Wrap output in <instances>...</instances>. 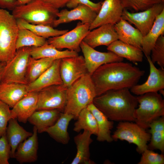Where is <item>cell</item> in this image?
I'll return each instance as SVG.
<instances>
[{
	"mask_svg": "<svg viewBox=\"0 0 164 164\" xmlns=\"http://www.w3.org/2000/svg\"><path fill=\"white\" fill-rule=\"evenodd\" d=\"M144 73V70L130 63L116 62L102 65L91 77L97 96L110 90L130 89Z\"/></svg>",
	"mask_w": 164,
	"mask_h": 164,
	"instance_id": "6da1fadb",
	"label": "cell"
},
{
	"mask_svg": "<svg viewBox=\"0 0 164 164\" xmlns=\"http://www.w3.org/2000/svg\"><path fill=\"white\" fill-rule=\"evenodd\" d=\"M93 103L111 121L135 122L138 103L129 89L108 91L95 97Z\"/></svg>",
	"mask_w": 164,
	"mask_h": 164,
	"instance_id": "7a4b0ae2",
	"label": "cell"
},
{
	"mask_svg": "<svg viewBox=\"0 0 164 164\" xmlns=\"http://www.w3.org/2000/svg\"><path fill=\"white\" fill-rule=\"evenodd\" d=\"M91 75L88 73L73 83L67 89L66 101L63 112L76 119L80 112L93 102L97 96Z\"/></svg>",
	"mask_w": 164,
	"mask_h": 164,
	"instance_id": "3957f363",
	"label": "cell"
},
{
	"mask_svg": "<svg viewBox=\"0 0 164 164\" xmlns=\"http://www.w3.org/2000/svg\"><path fill=\"white\" fill-rule=\"evenodd\" d=\"M59 12L58 9L42 0H31L26 4L15 6L12 14L16 19H21L32 24L53 27Z\"/></svg>",
	"mask_w": 164,
	"mask_h": 164,
	"instance_id": "277c9868",
	"label": "cell"
},
{
	"mask_svg": "<svg viewBox=\"0 0 164 164\" xmlns=\"http://www.w3.org/2000/svg\"><path fill=\"white\" fill-rule=\"evenodd\" d=\"M136 97L139 106L134 112L135 122L146 130L153 121L164 116V100L158 92H148Z\"/></svg>",
	"mask_w": 164,
	"mask_h": 164,
	"instance_id": "5b68a950",
	"label": "cell"
},
{
	"mask_svg": "<svg viewBox=\"0 0 164 164\" xmlns=\"http://www.w3.org/2000/svg\"><path fill=\"white\" fill-rule=\"evenodd\" d=\"M19 30L16 19L0 8V62L6 63L15 54Z\"/></svg>",
	"mask_w": 164,
	"mask_h": 164,
	"instance_id": "8992f818",
	"label": "cell"
},
{
	"mask_svg": "<svg viewBox=\"0 0 164 164\" xmlns=\"http://www.w3.org/2000/svg\"><path fill=\"white\" fill-rule=\"evenodd\" d=\"M31 47H23L17 50L13 57L5 63L0 83L28 84L26 74Z\"/></svg>",
	"mask_w": 164,
	"mask_h": 164,
	"instance_id": "52a82bcc",
	"label": "cell"
},
{
	"mask_svg": "<svg viewBox=\"0 0 164 164\" xmlns=\"http://www.w3.org/2000/svg\"><path fill=\"white\" fill-rule=\"evenodd\" d=\"M136 123L132 121H120L111 137L113 140H125L135 145L137 151L142 154L148 149V142L151 134Z\"/></svg>",
	"mask_w": 164,
	"mask_h": 164,
	"instance_id": "ba28073f",
	"label": "cell"
},
{
	"mask_svg": "<svg viewBox=\"0 0 164 164\" xmlns=\"http://www.w3.org/2000/svg\"><path fill=\"white\" fill-rule=\"evenodd\" d=\"M90 24L79 22L72 30L60 36L48 38V43L57 49L64 48L78 53L80 45L90 30Z\"/></svg>",
	"mask_w": 164,
	"mask_h": 164,
	"instance_id": "9c48e42d",
	"label": "cell"
},
{
	"mask_svg": "<svg viewBox=\"0 0 164 164\" xmlns=\"http://www.w3.org/2000/svg\"><path fill=\"white\" fill-rule=\"evenodd\" d=\"M67 88L63 84L44 88L38 92L37 110L57 109L63 112Z\"/></svg>",
	"mask_w": 164,
	"mask_h": 164,
	"instance_id": "30bf717a",
	"label": "cell"
},
{
	"mask_svg": "<svg viewBox=\"0 0 164 164\" xmlns=\"http://www.w3.org/2000/svg\"><path fill=\"white\" fill-rule=\"evenodd\" d=\"M164 9V3L156 4L147 9L135 13L130 12L124 8L121 18L134 24L144 36L151 29L157 16Z\"/></svg>",
	"mask_w": 164,
	"mask_h": 164,
	"instance_id": "8fae6325",
	"label": "cell"
},
{
	"mask_svg": "<svg viewBox=\"0 0 164 164\" xmlns=\"http://www.w3.org/2000/svg\"><path fill=\"white\" fill-rule=\"evenodd\" d=\"M88 73L83 56L78 55L61 59L60 75L63 84L66 87Z\"/></svg>",
	"mask_w": 164,
	"mask_h": 164,
	"instance_id": "7c38bea8",
	"label": "cell"
},
{
	"mask_svg": "<svg viewBox=\"0 0 164 164\" xmlns=\"http://www.w3.org/2000/svg\"><path fill=\"white\" fill-rule=\"evenodd\" d=\"M88 73L91 75L100 67L104 64L122 62L124 58L109 51L102 52L95 50L82 41L80 45Z\"/></svg>",
	"mask_w": 164,
	"mask_h": 164,
	"instance_id": "4fadbf2b",
	"label": "cell"
},
{
	"mask_svg": "<svg viewBox=\"0 0 164 164\" xmlns=\"http://www.w3.org/2000/svg\"><path fill=\"white\" fill-rule=\"evenodd\" d=\"M124 9L121 0H104L95 19L90 25V30L105 24L114 25L121 18Z\"/></svg>",
	"mask_w": 164,
	"mask_h": 164,
	"instance_id": "5bb4252c",
	"label": "cell"
},
{
	"mask_svg": "<svg viewBox=\"0 0 164 164\" xmlns=\"http://www.w3.org/2000/svg\"><path fill=\"white\" fill-rule=\"evenodd\" d=\"M150 72L147 80L141 84H136L130 89L132 93L138 96L149 92H158L164 89V69L157 68L150 56L146 57Z\"/></svg>",
	"mask_w": 164,
	"mask_h": 164,
	"instance_id": "9a60e30c",
	"label": "cell"
},
{
	"mask_svg": "<svg viewBox=\"0 0 164 164\" xmlns=\"http://www.w3.org/2000/svg\"><path fill=\"white\" fill-rule=\"evenodd\" d=\"M97 14L90 7L85 5L79 4L70 10L64 9L59 11L53 27L76 20L80 21L83 24H91L95 19Z\"/></svg>",
	"mask_w": 164,
	"mask_h": 164,
	"instance_id": "2e32d148",
	"label": "cell"
},
{
	"mask_svg": "<svg viewBox=\"0 0 164 164\" xmlns=\"http://www.w3.org/2000/svg\"><path fill=\"white\" fill-rule=\"evenodd\" d=\"M61 59L55 60L52 65L39 77L27 84L28 92H38L51 86L63 84L60 73Z\"/></svg>",
	"mask_w": 164,
	"mask_h": 164,
	"instance_id": "e0dca14e",
	"label": "cell"
},
{
	"mask_svg": "<svg viewBox=\"0 0 164 164\" xmlns=\"http://www.w3.org/2000/svg\"><path fill=\"white\" fill-rule=\"evenodd\" d=\"M118 39L114 25L107 24L90 30L83 41L94 48L102 45L108 46Z\"/></svg>",
	"mask_w": 164,
	"mask_h": 164,
	"instance_id": "ac0fdd59",
	"label": "cell"
},
{
	"mask_svg": "<svg viewBox=\"0 0 164 164\" xmlns=\"http://www.w3.org/2000/svg\"><path fill=\"white\" fill-rule=\"evenodd\" d=\"M38 95L37 92H28L11 110V118H16L19 122L26 123L36 111Z\"/></svg>",
	"mask_w": 164,
	"mask_h": 164,
	"instance_id": "d6986e66",
	"label": "cell"
},
{
	"mask_svg": "<svg viewBox=\"0 0 164 164\" xmlns=\"http://www.w3.org/2000/svg\"><path fill=\"white\" fill-rule=\"evenodd\" d=\"M37 133L36 128L34 126L32 135L18 146L14 158L19 163H31L37 160L38 149Z\"/></svg>",
	"mask_w": 164,
	"mask_h": 164,
	"instance_id": "ffe728a7",
	"label": "cell"
},
{
	"mask_svg": "<svg viewBox=\"0 0 164 164\" xmlns=\"http://www.w3.org/2000/svg\"><path fill=\"white\" fill-rule=\"evenodd\" d=\"M114 27L118 40L142 49L143 36L138 29L122 18Z\"/></svg>",
	"mask_w": 164,
	"mask_h": 164,
	"instance_id": "44dd1931",
	"label": "cell"
},
{
	"mask_svg": "<svg viewBox=\"0 0 164 164\" xmlns=\"http://www.w3.org/2000/svg\"><path fill=\"white\" fill-rule=\"evenodd\" d=\"M28 93L27 84H0V100L12 108Z\"/></svg>",
	"mask_w": 164,
	"mask_h": 164,
	"instance_id": "7402d4cb",
	"label": "cell"
},
{
	"mask_svg": "<svg viewBox=\"0 0 164 164\" xmlns=\"http://www.w3.org/2000/svg\"><path fill=\"white\" fill-rule=\"evenodd\" d=\"M62 113L57 109L37 110L28 121L36 128L38 133H42L55 123Z\"/></svg>",
	"mask_w": 164,
	"mask_h": 164,
	"instance_id": "603a6c76",
	"label": "cell"
},
{
	"mask_svg": "<svg viewBox=\"0 0 164 164\" xmlns=\"http://www.w3.org/2000/svg\"><path fill=\"white\" fill-rule=\"evenodd\" d=\"M91 133L84 130L74 138L77 151L71 164H93L94 162L90 159V145L93 140Z\"/></svg>",
	"mask_w": 164,
	"mask_h": 164,
	"instance_id": "cb8c5ba5",
	"label": "cell"
},
{
	"mask_svg": "<svg viewBox=\"0 0 164 164\" xmlns=\"http://www.w3.org/2000/svg\"><path fill=\"white\" fill-rule=\"evenodd\" d=\"M17 121L16 118L10 119L5 134L11 148L10 157L13 158L19 144L32 134V133L27 131L20 126Z\"/></svg>",
	"mask_w": 164,
	"mask_h": 164,
	"instance_id": "d4e9b609",
	"label": "cell"
},
{
	"mask_svg": "<svg viewBox=\"0 0 164 164\" xmlns=\"http://www.w3.org/2000/svg\"><path fill=\"white\" fill-rule=\"evenodd\" d=\"M87 108L91 111L96 120L98 128L97 140L99 142H111L113 141L111 130L113 127V121H109L106 115L93 104H89Z\"/></svg>",
	"mask_w": 164,
	"mask_h": 164,
	"instance_id": "484cf974",
	"label": "cell"
},
{
	"mask_svg": "<svg viewBox=\"0 0 164 164\" xmlns=\"http://www.w3.org/2000/svg\"><path fill=\"white\" fill-rule=\"evenodd\" d=\"M164 34V9L156 17L154 24L148 33L143 36L142 49L146 57L150 56L155 42Z\"/></svg>",
	"mask_w": 164,
	"mask_h": 164,
	"instance_id": "4316f807",
	"label": "cell"
},
{
	"mask_svg": "<svg viewBox=\"0 0 164 164\" xmlns=\"http://www.w3.org/2000/svg\"><path fill=\"white\" fill-rule=\"evenodd\" d=\"M107 49L118 56L136 63L143 61L142 50L118 39L107 46Z\"/></svg>",
	"mask_w": 164,
	"mask_h": 164,
	"instance_id": "83f0119b",
	"label": "cell"
},
{
	"mask_svg": "<svg viewBox=\"0 0 164 164\" xmlns=\"http://www.w3.org/2000/svg\"><path fill=\"white\" fill-rule=\"evenodd\" d=\"M74 119L73 115L62 112L55 123L46 131L56 141L63 144L68 143L70 137L68 127L71 120Z\"/></svg>",
	"mask_w": 164,
	"mask_h": 164,
	"instance_id": "f1b7e54d",
	"label": "cell"
},
{
	"mask_svg": "<svg viewBox=\"0 0 164 164\" xmlns=\"http://www.w3.org/2000/svg\"><path fill=\"white\" fill-rule=\"evenodd\" d=\"M30 56L35 59L49 58L55 59L78 55V53L67 50L60 51L48 43L38 47H31Z\"/></svg>",
	"mask_w": 164,
	"mask_h": 164,
	"instance_id": "f546056e",
	"label": "cell"
},
{
	"mask_svg": "<svg viewBox=\"0 0 164 164\" xmlns=\"http://www.w3.org/2000/svg\"><path fill=\"white\" fill-rule=\"evenodd\" d=\"M149 132L151 134L150 142L148 149L159 150L164 152V116L153 121L150 125Z\"/></svg>",
	"mask_w": 164,
	"mask_h": 164,
	"instance_id": "4dcf8cb0",
	"label": "cell"
},
{
	"mask_svg": "<svg viewBox=\"0 0 164 164\" xmlns=\"http://www.w3.org/2000/svg\"><path fill=\"white\" fill-rule=\"evenodd\" d=\"M16 19L19 29H28L36 35L46 39L60 36L68 31L67 29H57L50 26L32 24L21 19Z\"/></svg>",
	"mask_w": 164,
	"mask_h": 164,
	"instance_id": "1f68e13d",
	"label": "cell"
},
{
	"mask_svg": "<svg viewBox=\"0 0 164 164\" xmlns=\"http://www.w3.org/2000/svg\"><path fill=\"white\" fill-rule=\"evenodd\" d=\"M74 124L73 130L79 132L81 130H86L92 135H97L98 128L97 122L93 114L86 107L79 113Z\"/></svg>",
	"mask_w": 164,
	"mask_h": 164,
	"instance_id": "d6a6232c",
	"label": "cell"
},
{
	"mask_svg": "<svg viewBox=\"0 0 164 164\" xmlns=\"http://www.w3.org/2000/svg\"><path fill=\"white\" fill-rule=\"evenodd\" d=\"M55 60L49 58L35 59L30 56L26 74L28 84L39 77L52 65Z\"/></svg>",
	"mask_w": 164,
	"mask_h": 164,
	"instance_id": "836d02e7",
	"label": "cell"
},
{
	"mask_svg": "<svg viewBox=\"0 0 164 164\" xmlns=\"http://www.w3.org/2000/svg\"><path fill=\"white\" fill-rule=\"evenodd\" d=\"M46 39L39 36L30 30L19 29L16 43V50L25 47H38L47 43Z\"/></svg>",
	"mask_w": 164,
	"mask_h": 164,
	"instance_id": "e575fe53",
	"label": "cell"
},
{
	"mask_svg": "<svg viewBox=\"0 0 164 164\" xmlns=\"http://www.w3.org/2000/svg\"><path fill=\"white\" fill-rule=\"evenodd\" d=\"M124 8H129L137 12L147 9L156 4L164 3V0H121Z\"/></svg>",
	"mask_w": 164,
	"mask_h": 164,
	"instance_id": "d590c367",
	"label": "cell"
},
{
	"mask_svg": "<svg viewBox=\"0 0 164 164\" xmlns=\"http://www.w3.org/2000/svg\"><path fill=\"white\" fill-rule=\"evenodd\" d=\"M151 53V59L154 64L157 63L160 68L164 69V36H160L155 42Z\"/></svg>",
	"mask_w": 164,
	"mask_h": 164,
	"instance_id": "8d00e7d4",
	"label": "cell"
},
{
	"mask_svg": "<svg viewBox=\"0 0 164 164\" xmlns=\"http://www.w3.org/2000/svg\"><path fill=\"white\" fill-rule=\"evenodd\" d=\"M142 156L138 164H163L164 155L159 154L148 149L142 153Z\"/></svg>",
	"mask_w": 164,
	"mask_h": 164,
	"instance_id": "74e56055",
	"label": "cell"
},
{
	"mask_svg": "<svg viewBox=\"0 0 164 164\" xmlns=\"http://www.w3.org/2000/svg\"><path fill=\"white\" fill-rule=\"evenodd\" d=\"M10 108L0 100V138L5 135L8 123L11 118Z\"/></svg>",
	"mask_w": 164,
	"mask_h": 164,
	"instance_id": "f35d334b",
	"label": "cell"
},
{
	"mask_svg": "<svg viewBox=\"0 0 164 164\" xmlns=\"http://www.w3.org/2000/svg\"><path fill=\"white\" fill-rule=\"evenodd\" d=\"M11 148L6 135L0 138V164H9Z\"/></svg>",
	"mask_w": 164,
	"mask_h": 164,
	"instance_id": "ab89813d",
	"label": "cell"
},
{
	"mask_svg": "<svg viewBox=\"0 0 164 164\" xmlns=\"http://www.w3.org/2000/svg\"><path fill=\"white\" fill-rule=\"evenodd\" d=\"M101 2L94 3L90 0H70L66 6L70 9H73L79 4L85 5L96 12H99L101 5Z\"/></svg>",
	"mask_w": 164,
	"mask_h": 164,
	"instance_id": "60d3db41",
	"label": "cell"
},
{
	"mask_svg": "<svg viewBox=\"0 0 164 164\" xmlns=\"http://www.w3.org/2000/svg\"><path fill=\"white\" fill-rule=\"evenodd\" d=\"M16 6V0H0L1 8L12 11Z\"/></svg>",
	"mask_w": 164,
	"mask_h": 164,
	"instance_id": "b9f144b4",
	"label": "cell"
},
{
	"mask_svg": "<svg viewBox=\"0 0 164 164\" xmlns=\"http://www.w3.org/2000/svg\"><path fill=\"white\" fill-rule=\"evenodd\" d=\"M54 8L58 9L66 6L70 0H42Z\"/></svg>",
	"mask_w": 164,
	"mask_h": 164,
	"instance_id": "7bdbcfd3",
	"label": "cell"
},
{
	"mask_svg": "<svg viewBox=\"0 0 164 164\" xmlns=\"http://www.w3.org/2000/svg\"><path fill=\"white\" fill-rule=\"evenodd\" d=\"M17 0V6L22 5L26 4L31 0Z\"/></svg>",
	"mask_w": 164,
	"mask_h": 164,
	"instance_id": "ee69618b",
	"label": "cell"
},
{
	"mask_svg": "<svg viewBox=\"0 0 164 164\" xmlns=\"http://www.w3.org/2000/svg\"><path fill=\"white\" fill-rule=\"evenodd\" d=\"M5 63L0 62V84L3 70L5 64Z\"/></svg>",
	"mask_w": 164,
	"mask_h": 164,
	"instance_id": "f6af8a7d",
	"label": "cell"
},
{
	"mask_svg": "<svg viewBox=\"0 0 164 164\" xmlns=\"http://www.w3.org/2000/svg\"><path fill=\"white\" fill-rule=\"evenodd\" d=\"M159 91L160 93V94H162V95H163V96H164V89H162L160 90Z\"/></svg>",
	"mask_w": 164,
	"mask_h": 164,
	"instance_id": "bcb514c9",
	"label": "cell"
}]
</instances>
